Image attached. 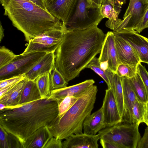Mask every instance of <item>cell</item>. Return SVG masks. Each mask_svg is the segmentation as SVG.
I'll return each instance as SVG.
<instances>
[{"label":"cell","instance_id":"6da1fadb","mask_svg":"<svg viewBox=\"0 0 148 148\" xmlns=\"http://www.w3.org/2000/svg\"><path fill=\"white\" fill-rule=\"evenodd\" d=\"M106 36L97 26L65 33L55 52V66L67 82L100 53Z\"/></svg>","mask_w":148,"mask_h":148},{"label":"cell","instance_id":"7a4b0ae2","mask_svg":"<svg viewBox=\"0 0 148 148\" xmlns=\"http://www.w3.org/2000/svg\"><path fill=\"white\" fill-rule=\"evenodd\" d=\"M46 98L0 111V125L23 145L39 128L53 123L58 115L59 102Z\"/></svg>","mask_w":148,"mask_h":148},{"label":"cell","instance_id":"3957f363","mask_svg":"<svg viewBox=\"0 0 148 148\" xmlns=\"http://www.w3.org/2000/svg\"><path fill=\"white\" fill-rule=\"evenodd\" d=\"M5 12L13 26L29 41L45 32L54 29L66 30L62 21L47 10L29 0H0Z\"/></svg>","mask_w":148,"mask_h":148},{"label":"cell","instance_id":"277c9868","mask_svg":"<svg viewBox=\"0 0 148 148\" xmlns=\"http://www.w3.org/2000/svg\"><path fill=\"white\" fill-rule=\"evenodd\" d=\"M98 91L93 85L80 94L71 108L60 118L48 126L53 136L61 140L82 133L83 124L94 108Z\"/></svg>","mask_w":148,"mask_h":148},{"label":"cell","instance_id":"5b68a950","mask_svg":"<svg viewBox=\"0 0 148 148\" xmlns=\"http://www.w3.org/2000/svg\"><path fill=\"white\" fill-rule=\"evenodd\" d=\"M101 6L89 0H77L64 25L66 30L71 32L97 26L104 18L101 14Z\"/></svg>","mask_w":148,"mask_h":148},{"label":"cell","instance_id":"8992f818","mask_svg":"<svg viewBox=\"0 0 148 148\" xmlns=\"http://www.w3.org/2000/svg\"><path fill=\"white\" fill-rule=\"evenodd\" d=\"M139 124L121 122L103 129L98 134L100 139L115 143L122 148H137L141 138L138 130Z\"/></svg>","mask_w":148,"mask_h":148},{"label":"cell","instance_id":"52a82bcc","mask_svg":"<svg viewBox=\"0 0 148 148\" xmlns=\"http://www.w3.org/2000/svg\"><path fill=\"white\" fill-rule=\"evenodd\" d=\"M47 53L35 51L16 55L10 63L0 69V80L26 74Z\"/></svg>","mask_w":148,"mask_h":148},{"label":"cell","instance_id":"ba28073f","mask_svg":"<svg viewBox=\"0 0 148 148\" xmlns=\"http://www.w3.org/2000/svg\"><path fill=\"white\" fill-rule=\"evenodd\" d=\"M67 32L64 29H54L40 34L29 41L23 53L35 51L55 53Z\"/></svg>","mask_w":148,"mask_h":148},{"label":"cell","instance_id":"9c48e42d","mask_svg":"<svg viewBox=\"0 0 148 148\" xmlns=\"http://www.w3.org/2000/svg\"><path fill=\"white\" fill-rule=\"evenodd\" d=\"M148 6V4H145L142 0H130L123 19L113 32L123 29L135 30L144 16Z\"/></svg>","mask_w":148,"mask_h":148},{"label":"cell","instance_id":"30bf717a","mask_svg":"<svg viewBox=\"0 0 148 148\" xmlns=\"http://www.w3.org/2000/svg\"><path fill=\"white\" fill-rule=\"evenodd\" d=\"M114 34L127 41L134 49L141 62L148 65V38L136 31L123 29Z\"/></svg>","mask_w":148,"mask_h":148},{"label":"cell","instance_id":"8fae6325","mask_svg":"<svg viewBox=\"0 0 148 148\" xmlns=\"http://www.w3.org/2000/svg\"><path fill=\"white\" fill-rule=\"evenodd\" d=\"M98 60L99 62H107L108 69L113 73L116 74L119 62L113 32H108L106 34Z\"/></svg>","mask_w":148,"mask_h":148},{"label":"cell","instance_id":"7c38bea8","mask_svg":"<svg viewBox=\"0 0 148 148\" xmlns=\"http://www.w3.org/2000/svg\"><path fill=\"white\" fill-rule=\"evenodd\" d=\"M106 127L116 125L122 121L111 88L106 90L102 107Z\"/></svg>","mask_w":148,"mask_h":148},{"label":"cell","instance_id":"4fadbf2b","mask_svg":"<svg viewBox=\"0 0 148 148\" xmlns=\"http://www.w3.org/2000/svg\"><path fill=\"white\" fill-rule=\"evenodd\" d=\"M77 0H45L47 10L64 25L69 18Z\"/></svg>","mask_w":148,"mask_h":148},{"label":"cell","instance_id":"5bb4252c","mask_svg":"<svg viewBox=\"0 0 148 148\" xmlns=\"http://www.w3.org/2000/svg\"><path fill=\"white\" fill-rule=\"evenodd\" d=\"M114 34L119 64H126L137 66L141 62L134 49L127 41Z\"/></svg>","mask_w":148,"mask_h":148},{"label":"cell","instance_id":"9a60e30c","mask_svg":"<svg viewBox=\"0 0 148 148\" xmlns=\"http://www.w3.org/2000/svg\"><path fill=\"white\" fill-rule=\"evenodd\" d=\"M98 134L92 135L84 133L73 134L62 142V148H98Z\"/></svg>","mask_w":148,"mask_h":148},{"label":"cell","instance_id":"2e32d148","mask_svg":"<svg viewBox=\"0 0 148 148\" xmlns=\"http://www.w3.org/2000/svg\"><path fill=\"white\" fill-rule=\"evenodd\" d=\"M121 81L124 108L122 122L133 123L132 109L136 97L130 83L129 78L123 77H121Z\"/></svg>","mask_w":148,"mask_h":148},{"label":"cell","instance_id":"e0dca14e","mask_svg":"<svg viewBox=\"0 0 148 148\" xmlns=\"http://www.w3.org/2000/svg\"><path fill=\"white\" fill-rule=\"evenodd\" d=\"M93 79L86 80L79 83L51 91L49 98L56 100L59 103L67 95L77 96L94 85Z\"/></svg>","mask_w":148,"mask_h":148},{"label":"cell","instance_id":"ac0fdd59","mask_svg":"<svg viewBox=\"0 0 148 148\" xmlns=\"http://www.w3.org/2000/svg\"><path fill=\"white\" fill-rule=\"evenodd\" d=\"M55 67V53H47L27 73L25 74V78L35 80L39 76L46 73H50Z\"/></svg>","mask_w":148,"mask_h":148},{"label":"cell","instance_id":"d6986e66","mask_svg":"<svg viewBox=\"0 0 148 148\" xmlns=\"http://www.w3.org/2000/svg\"><path fill=\"white\" fill-rule=\"evenodd\" d=\"M106 127L101 107L88 116L83 124L84 133L92 135H96L99 131Z\"/></svg>","mask_w":148,"mask_h":148},{"label":"cell","instance_id":"ffe728a7","mask_svg":"<svg viewBox=\"0 0 148 148\" xmlns=\"http://www.w3.org/2000/svg\"><path fill=\"white\" fill-rule=\"evenodd\" d=\"M53 136L48 126L42 127L36 130L27 139L23 148H44Z\"/></svg>","mask_w":148,"mask_h":148},{"label":"cell","instance_id":"44dd1931","mask_svg":"<svg viewBox=\"0 0 148 148\" xmlns=\"http://www.w3.org/2000/svg\"><path fill=\"white\" fill-rule=\"evenodd\" d=\"M27 81V79L25 78L0 97V103L3 104L8 107H13L18 106L22 92Z\"/></svg>","mask_w":148,"mask_h":148},{"label":"cell","instance_id":"7402d4cb","mask_svg":"<svg viewBox=\"0 0 148 148\" xmlns=\"http://www.w3.org/2000/svg\"><path fill=\"white\" fill-rule=\"evenodd\" d=\"M101 12L103 18L108 20L106 23V25L114 32L121 23L122 20L119 18V13L117 12L110 3L102 2L101 8Z\"/></svg>","mask_w":148,"mask_h":148},{"label":"cell","instance_id":"603a6c76","mask_svg":"<svg viewBox=\"0 0 148 148\" xmlns=\"http://www.w3.org/2000/svg\"><path fill=\"white\" fill-rule=\"evenodd\" d=\"M41 99L36 81L27 79L26 84L22 92L20 100L18 106Z\"/></svg>","mask_w":148,"mask_h":148},{"label":"cell","instance_id":"cb8c5ba5","mask_svg":"<svg viewBox=\"0 0 148 148\" xmlns=\"http://www.w3.org/2000/svg\"><path fill=\"white\" fill-rule=\"evenodd\" d=\"M111 88L112 89L120 114L122 118L124 108L121 77L116 73H113V81Z\"/></svg>","mask_w":148,"mask_h":148},{"label":"cell","instance_id":"d4e9b609","mask_svg":"<svg viewBox=\"0 0 148 148\" xmlns=\"http://www.w3.org/2000/svg\"><path fill=\"white\" fill-rule=\"evenodd\" d=\"M129 79L136 98L144 103L147 102L148 101L147 93L143 81L139 75L137 73L135 76Z\"/></svg>","mask_w":148,"mask_h":148},{"label":"cell","instance_id":"484cf974","mask_svg":"<svg viewBox=\"0 0 148 148\" xmlns=\"http://www.w3.org/2000/svg\"><path fill=\"white\" fill-rule=\"evenodd\" d=\"M35 81L41 98L49 97L51 91L50 74L46 73L40 75Z\"/></svg>","mask_w":148,"mask_h":148},{"label":"cell","instance_id":"4316f807","mask_svg":"<svg viewBox=\"0 0 148 148\" xmlns=\"http://www.w3.org/2000/svg\"><path fill=\"white\" fill-rule=\"evenodd\" d=\"M50 76L51 91L67 86L68 83L55 66L50 73Z\"/></svg>","mask_w":148,"mask_h":148},{"label":"cell","instance_id":"83f0119b","mask_svg":"<svg viewBox=\"0 0 148 148\" xmlns=\"http://www.w3.org/2000/svg\"><path fill=\"white\" fill-rule=\"evenodd\" d=\"M146 107V103L137 98L134 103L132 109L133 123L140 124L142 123Z\"/></svg>","mask_w":148,"mask_h":148},{"label":"cell","instance_id":"f1b7e54d","mask_svg":"<svg viewBox=\"0 0 148 148\" xmlns=\"http://www.w3.org/2000/svg\"><path fill=\"white\" fill-rule=\"evenodd\" d=\"M79 96L67 95L59 103L58 116L59 118H61L71 108Z\"/></svg>","mask_w":148,"mask_h":148},{"label":"cell","instance_id":"f546056e","mask_svg":"<svg viewBox=\"0 0 148 148\" xmlns=\"http://www.w3.org/2000/svg\"><path fill=\"white\" fill-rule=\"evenodd\" d=\"M137 66L123 64H119L117 68L116 74L119 77H125L129 78L135 76L137 73Z\"/></svg>","mask_w":148,"mask_h":148},{"label":"cell","instance_id":"4dcf8cb0","mask_svg":"<svg viewBox=\"0 0 148 148\" xmlns=\"http://www.w3.org/2000/svg\"><path fill=\"white\" fill-rule=\"evenodd\" d=\"M16 56L5 46L1 47L0 48V69L10 63Z\"/></svg>","mask_w":148,"mask_h":148},{"label":"cell","instance_id":"1f68e13d","mask_svg":"<svg viewBox=\"0 0 148 148\" xmlns=\"http://www.w3.org/2000/svg\"><path fill=\"white\" fill-rule=\"evenodd\" d=\"M86 68L90 69L92 70L104 80L107 84L108 88H111L110 83L105 71L101 69L100 66L98 58L95 57L87 65Z\"/></svg>","mask_w":148,"mask_h":148},{"label":"cell","instance_id":"d6a6232c","mask_svg":"<svg viewBox=\"0 0 148 148\" xmlns=\"http://www.w3.org/2000/svg\"><path fill=\"white\" fill-rule=\"evenodd\" d=\"M25 78V74L0 80V89L17 83Z\"/></svg>","mask_w":148,"mask_h":148},{"label":"cell","instance_id":"836d02e7","mask_svg":"<svg viewBox=\"0 0 148 148\" xmlns=\"http://www.w3.org/2000/svg\"><path fill=\"white\" fill-rule=\"evenodd\" d=\"M137 73L141 78L145 88L148 96V72L141 63L137 66Z\"/></svg>","mask_w":148,"mask_h":148},{"label":"cell","instance_id":"e575fe53","mask_svg":"<svg viewBox=\"0 0 148 148\" xmlns=\"http://www.w3.org/2000/svg\"><path fill=\"white\" fill-rule=\"evenodd\" d=\"M147 28H148V6L144 16L135 30L138 33H140L144 29Z\"/></svg>","mask_w":148,"mask_h":148},{"label":"cell","instance_id":"d590c367","mask_svg":"<svg viewBox=\"0 0 148 148\" xmlns=\"http://www.w3.org/2000/svg\"><path fill=\"white\" fill-rule=\"evenodd\" d=\"M8 132L0 125V148H9L8 140Z\"/></svg>","mask_w":148,"mask_h":148},{"label":"cell","instance_id":"8d00e7d4","mask_svg":"<svg viewBox=\"0 0 148 148\" xmlns=\"http://www.w3.org/2000/svg\"><path fill=\"white\" fill-rule=\"evenodd\" d=\"M61 140L53 136L48 141L44 148H62Z\"/></svg>","mask_w":148,"mask_h":148},{"label":"cell","instance_id":"74e56055","mask_svg":"<svg viewBox=\"0 0 148 148\" xmlns=\"http://www.w3.org/2000/svg\"><path fill=\"white\" fill-rule=\"evenodd\" d=\"M103 2L110 3L115 10L120 14L122 5L126 3V0H103Z\"/></svg>","mask_w":148,"mask_h":148},{"label":"cell","instance_id":"f35d334b","mask_svg":"<svg viewBox=\"0 0 148 148\" xmlns=\"http://www.w3.org/2000/svg\"><path fill=\"white\" fill-rule=\"evenodd\" d=\"M137 148H148V127L145 129L143 136L140 139Z\"/></svg>","mask_w":148,"mask_h":148},{"label":"cell","instance_id":"ab89813d","mask_svg":"<svg viewBox=\"0 0 148 148\" xmlns=\"http://www.w3.org/2000/svg\"><path fill=\"white\" fill-rule=\"evenodd\" d=\"M100 143L103 148H122L121 147L115 143L103 139H100Z\"/></svg>","mask_w":148,"mask_h":148},{"label":"cell","instance_id":"60d3db41","mask_svg":"<svg viewBox=\"0 0 148 148\" xmlns=\"http://www.w3.org/2000/svg\"><path fill=\"white\" fill-rule=\"evenodd\" d=\"M142 123H145L148 127V101L146 103V107Z\"/></svg>","mask_w":148,"mask_h":148},{"label":"cell","instance_id":"b9f144b4","mask_svg":"<svg viewBox=\"0 0 148 148\" xmlns=\"http://www.w3.org/2000/svg\"><path fill=\"white\" fill-rule=\"evenodd\" d=\"M41 8L47 10L45 0H29Z\"/></svg>","mask_w":148,"mask_h":148},{"label":"cell","instance_id":"7bdbcfd3","mask_svg":"<svg viewBox=\"0 0 148 148\" xmlns=\"http://www.w3.org/2000/svg\"><path fill=\"white\" fill-rule=\"evenodd\" d=\"M17 83L7 86L3 88L0 89V97L2 96L4 94L12 88Z\"/></svg>","mask_w":148,"mask_h":148},{"label":"cell","instance_id":"ee69618b","mask_svg":"<svg viewBox=\"0 0 148 148\" xmlns=\"http://www.w3.org/2000/svg\"><path fill=\"white\" fill-rule=\"evenodd\" d=\"M99 63L100 68L104 71L108 69V63L107 62H100Z\"/></svg>","mask_w":148,"mask_h":148},{"label":"cell","instance_id":"f6af8a7d","mask_svg":"<svg viewBox=\"0 0 148 148\" xmlns=\"http://www.w3.org/2000/svg\"><path fill=\"white\" fill-rule=\"evenodd\" d=\"M4 29L2 26L1 23H0V42H1L4 37L3 33Z\"/></svg>","mask_w":148,"mask_h":148},{"label":"cell","instance_id":"bcb514c9","mask_svg":"<svg viewBox=\"0 0 148 148\" xmlns=\"http://www.w3.org/2000/svg\"><path fill=\"white\" fill-rule=\"evenodd\" d=\"M92 3L99 6H101L103 0H89Z\"/></svg>","mask_w":148,"mask_h":148},{"label":"cell","instance_id":"7dc6e473","mask_svg":"<svg viewBox=\"0 0 148 148\" xmlns=\"http://www.w3.org/2000/svg\"><path fill=\"white\" fill-rule=\"evenodd\" d=\"M6 106L3 104L0 103V110H1L4 109Z\"/></svg>","mask_w":148,"mask_h":148},{"label":"cell","instance_id":"c3c4849f","mask_svg":"<svg viewBox=\"0 0 148 148\" xmlns=\"http://www.w3.org/2000/svg\"><path fill=\"white\" fill-rule=\"evenodd\" d=\"M142 1L145 4H148V0H142Z\"/></svg>","mask_w":148,"mask_h":148}]
</instances>
